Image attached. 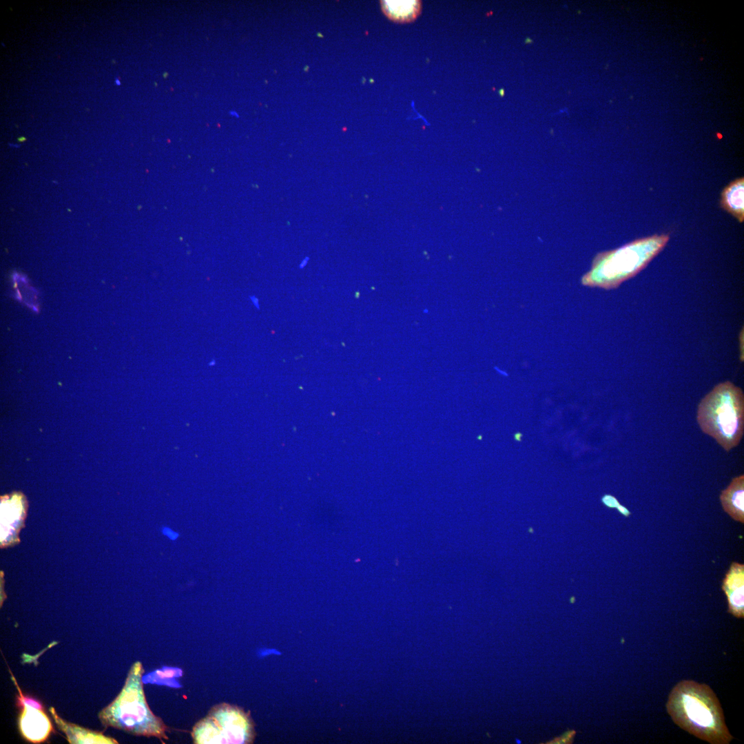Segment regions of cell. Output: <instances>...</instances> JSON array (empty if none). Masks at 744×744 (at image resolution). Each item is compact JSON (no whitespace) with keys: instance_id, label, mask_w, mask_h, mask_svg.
I'll return each mask as SVG.
<instances>
[{"instance_id":"cell-1","label":"cell","mask_w":744,"mask_h":744,"mask_svg":"<svg viewBox=\"0 0 744 744\" xmlns=\"http://www.w3.org/2000/svg\"><path fill=\"white\" fill-rule=\"evenodd\" d=\"M665 706L676 725L703 741L728 744L733 739L721 703L706 684L681 681L672 689Z\"/></svg>"},{"instance_id":"cell-2","label":"cell","mask_w":744,"mask_h":744,"mask_svg":"<svg viewBox=\"0 0 744 744\" xmlns=\"http://www.w3.org/2000/svg\"><path fill=\"white\" fill-rule=\"evenodd\" d=\"M143 672L142 663H134L120 693L99 713V718L105 727L136 736L168 739L166 732L169 727L154 715L147 703L143 686Z\"/></svg>"},{"instance_id":"cell-3","label":"cell","mask_w":744,"mask_h":744,"mask_svg":"<svg viewBox=\"0 0 744 744\" xmlns=\"http://www.w3.org/2000/svg\"><path fill=\"white\" fill-rule=\"evenodd\" d=\"M669 239L668 234L653 235L597 254L590 269L582 276L581 284L604 289L617 288L642 271L663 250Z\"/></svg>"},{"instance_id":"cell-4","label":"cell","mask_w":744,"mask_h":744,"mask_svg":"<svg viewBox=\"0 0 744 744\" xmlns=\"http://www.w3.org/2000/svg\"><path fill=\"white\" fill-rule=\"evenodd\" d=\"M697 422L727 452L738 446L744 432V395L730 381L716 385L700 402Z\"/></svg>"},{"instance_id":"cell-5","label":"cell","mask_w":744,"mask_h":744,"mask_svg":"<svg viewBox=\"0 0 744 744\" xmlns=\"http://www.w3.org/2000/svg\"><path fill=\"white\" fill-rule=\"evenodd\" d=\"M196 744H242L254 742L256 732L250 714L223 703L214 706L192 728Z\"/></svg>"},{"instance_id":"cell-6","label":"cell","mask_w":744,"mask_h":744,"mask_svg":"<svg viewBox=\"0 0 744 744\" xmlns=\"http://www.w3.org/2000/svg\"><path fill=\"white\" fill-rule=\"evenodd\" d=\"M19 719L21 735L28 741L39 743L45 741L52 731V725L44 710L22 705Z\"/></svg>"},{"instance_id":"cell-7","label":"cell","mask_w":744,"mask_h":744,"mask_svg":"<svg viewBox=\"0 0 744 744\" xmlns=\"http://www.w3.org/2000/svg\"><path fill=\"white\" fill-rule=\"evenodd\" d=\"M728 601V612L737 618L744 617V565L733 562L722 584Z\"/></svg>"},{"instance_id":"cell-8","label":"cell","mask_w":744,"mask_h":744,"mask_svg":"<svg viewBox=\"0 0 744 744\" xmlns=\"http://www.w3.org/2000/svg\"><path fill=\"white\" fill-rule=\"evenodd\" d=\"M24 501L19 495L4 497L1 502V541L11 542L24 515Z\"/></svg>"},{"instance_id":"cell-9","label":"cell","mask_w":744,"mask_h":744,"mask_svg":"<svg viewBox=\"0 0 744 744\" xmlns=\"http://www.w3.org/2000/svg\"><path fill=\"white\" fill-rule=\"evenodd\" d=\"M55 723L59 729L62 731L71 744H115L118 741L114 738L107 736L101 732L88 730L87 728L68 722L61 719L56 713L53 707L49 708Z\"/></svg>"},{"instance_id":"cell-10","label":"cell","mask_w":744,"mask_h":744,"mask_svg":"<svg viewBox=\"0 0 744 744\" xmlns=\"http://www.w3.org/2000/svg\"><path fill=\"white\" fill-rule=\"evenodd\" d=\"M744 475H738L721 492L720 501L723 510L734 520L744 521Z\"/></svg>"},{"instance_id":"cell-11","label":"cell","mask_w":744,"mask_h":744,"mask_svg":"<svg viewBox=\"0 0 744 744\" xmlns=\"http://www.w3.org/2000/svg\"><path fill=\"white\" fill-rule=\"evenodd\" d=\"M744 180L737 178L727 185L721 193V207L740 223L744 220Z\"/></svg>"},{"instance_id":"cell-12","label":"cell","mask_w":744,"mask_h":744,"mask_svg":"<svg viewBox=\"0 0 744 744\" xmlns=\"http://www.w3.org/2000/svg\"><path fill=\"white\" fill-rule=\"evenodd\" d=\"M381 5L389 19L402 23L413 21L421 10V1H382Z\"/></svg>"},{"instance_id":"cell-13","label":"cell","mask_w":744,"mask_h":744,"mask_svg":"<svg viewBox=\"0 0 744 744\" xmlns=\"http://www.w3.org/2000/svg\"><path fill=\"white\" fill-rule=\"evenodd\" d=\"M575 735V731L570 730L565 732L561 736L557 737L552 741V742H548V743H570L572 741Z\"/></svg>"},{"instance_id":"cell-14","label":"cell","mask_w":744,"mask_h":744,"mask_svg":"<svg viewBox=\"0 0 744 744\" xmlns=\"http://www.w3.org/2000/svg\"><path fill=\"white\" fill-rule=\"evenodd\" d=\"M603 503L609 508H618L620 505L617 499L612 495H605L602 498Z\"/></svg>"},{"instance_id":"cell-15","label":"cell","mask_w":744,"mask_h":744,"mask_svg":"<svg viewBox=\"0 0 744 744\" xmlns=\"http://www.w3.org/2000/svg\"><path fill=\"white\" fill-rule=\"evenodd\" d=\"M163 533H164V535H165L166 536H167L168 537H169L171 539H173V540L176 539L178 536L177 533H176L175 532H173L172 530H170V529H169L167 528H164L163 529Z\"/></svg>"},{"instance_id":"cell-16","label":"cell","mask_w":744,"mask_h":744,"mask_svg":"<svg viewBox=\"0 0 744 744\" xmlns=\"http://www.w3.org/2000/svg\"><path fill=\"white\" fill-rule=\"evenodd\" d=\"M309 260V258L308 256H306V257H305V258H304V259H303V260H302L301 261V262L300 263V265H299V268H300V269H303V268H304V267H305V266H306V265H307V263H308Z\"/></svg>"},{"instance_id":"cell-17","label":"cell","mask_w":744,"mask_h":744,"mask_svg":"<svg viewBox=\"0 0 744 744\" xmlns=\"http://www.w3.org/2000/svg\"><path fill=\"white\" fill-rule=\"evenodd\" d=\"M522 434L521 433H517L514 435V438L516 441H521Z\"/></svg>"},{"instance_id":"cell-18","label":"cell","mask_w":744,"mask_h":744,"mask_svg":"<svg viewBox=\"0 0 744 744\" xmlns=\"http://www.w3.org/2000/svg\"><path fill=\"white\" fill-rule=\"evenodd\" d=\"M251 299L256 306L259 308V305L258 304V302H258V300L254 296H251Z\"/></svg>"}]
</instances>
